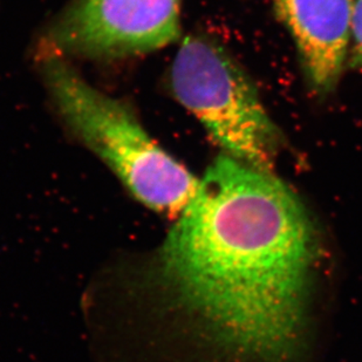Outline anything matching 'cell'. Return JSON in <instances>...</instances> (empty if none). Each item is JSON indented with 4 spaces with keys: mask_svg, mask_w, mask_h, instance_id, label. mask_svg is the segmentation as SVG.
Returning <instances> with one entry per match:
<instances>
[{
    "mask_svg": "<svg viewBox=\"0 0 362 362\" xmlns=\"http://www.w3.org/2000/svg\"><path fill=\"white\" fill-rule=\"evenodd\" d=\"M347 65L362 69V0H356L353 14L352 39Z\"/></svg>",
    "mask_w": 362,
    "mask_h": 362,
    "instance_id": "obj_6",
    "label": "cell"
},
{
    "mask_svg": "<svg viewBox=\"0 0 362 362\" xmlns=\"http://www.w3.org/2000/svg\"><path fill=\"white\" fill-rule=\"evenodd\" d=\"M41 69L48 92L69 129L155 211L178 217L195 196L199 178L165 153L123 103L86 81L57 53Z\"/></svg>",
    "mask_w": 362,
    "mask_h": 362,
    "instance_id": "obj_2",
    "label": "cell"
},
{
    "mask_svg": "<svg viewBox=\"0 0 362 362\" xmlns=\"http://www.w3.org/2000/svg\"><path fill=\"white\" fill-rule=\"evenodd\" d=\"M171 87L224 155L272 173L281 133L256 86L221 46L185 38L171 67Z\"/></svg>",
    "mask_w": 362,
    "mask_h": 362,
    "instance_id": "obj_3",
    "label": "cell"
},
{
    "mask_svg": "<svg viewBox=\"0 0 362 362\" xmlns=\"http://www.w3.org/2000/svg\"><path fill=\"white\" fill-rule=\"evenodd\" d=\"M315 252L311 218L291 188L223 154L178 216L156 274L222 345L279 362L304 328Z\"/></svg>",
    "mask_w": 362,
    "mask_h": 362,
    "instance_id": "obj_1",
    "label": "cell"
},
{
    "mask_svg": "<svg viewBox=\"0 0 362 362\" xmlns=\"http://www.w3.org/2000/svg\"><path fill=\"white\" fill-rule=\"evenodd\" d=\"M182 0H74L48 31L57 54L120 59L173 44Z\"/></svg>",
    "mask_w": 362,
    "mask_h": 362,
    "instance_id": "obj_4",
    "label": "cell"
},
{
    "mask_svg": "<svg viewBox=\"0 0 362 362\" xmlns=\"http://www.w3.org/2000/svg\"><path fill=\"white\" fill-rule=\"evenodd\" d=\"M315 92L334 89L349 60L356 0H271Z\"/></svg>",
    "mask_w": 362,
    "mask_h": 362,
    "instance_id": "obj_5",
    "label": "cell"
}]
</instances>
